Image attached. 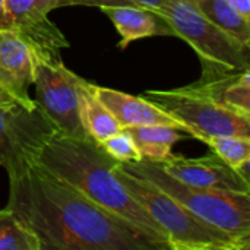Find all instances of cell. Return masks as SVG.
Listing matches in <instances>:
<instances>
[{"instance_id":"obj_12","label":"cell","mask_w":250,"mask_h":250,"mask_svg":"<svg viewBox=\"0 0 250 250\" xmlns=\"http://www.w3.org/2000/svg\"><path fill=\"white\" fill-rule=\"evenodd\" d=\"M92 91L97 98L107 107L122 127L146 126V125H164L183 130L189 135V130L176 119L164 113L155 104L149 103L144 97H133L122 91H116L105 86L92 83ZM190 136V135H189Z\"/></svg>"},{"instance_id":"obj_6","label":"cell","mask_w":250,"mask_h":250,"mask_svg":"<svg viewBox=\"0 0 250 250\" xmlns=\"http://www.w3.org/2000/svg\"><path fill=\"white\" fill-rule=\"evenodd\" d=\"M141 97L180 122L190 138L202 142L221 135L250 138V117L226 108L188 86L168 91L149 89Z\"/></svg>"},{"instance_id":"obj_11","label":"cell","mask_w":250,"mask_h":250,"mask_svg":"<svg viewBox=\"0 0 250 250\" xmlns=\"http://www.w3.org/2000/svg\"><path fill=\"white\" fill-rule=\"evenodd\" d=\"M40 56L37 50L18 34L0 28V86L19 104L34 107L28 89L34 85Z\"/></svg>"},{"instance_id":"obj_17","label":"cell","mask_w":250,"mask_h":250,"mask_svg":"<svg viewBox=\"0 0 250 250\" xmlns=\"http://www.w3.org/2000/svg\"><path fill=\"white\" fill-rule=\"evenodd\" d=\"M198 10L218 28L250 47V19L236 10L229 0H192Z\"/></svg>"},{"instance_id":"obj_8","label":"cell","mask_w":250,"mask_h":250,"mask_svg":"<svg viewBox=\"0 0 250 250\" xmlns=\"http://www.w3.org/2000/svg\"><path fill=\"white\" fill-rule=\"evenodd\" d=\"M79 76L69 70L62 60L40 59L35 69V104L48 116L62 133L75 139H88L79 116Z\"/></svg>"},{"instance_id":"obj_19","label":"cell","mask_w":250,"mask_h":250,"mask_svg":"<svg viewBox=\"0 0 250 250\" xmlns=\"http://www.w3.org/2000/svg\"><path fill=\"white\" fill-rule=\"evenodd\" d=\"M226 164L239 171L248 173L250 161V138L248 136H209L204 141Z\"/></svg>"},{"instance_id":"obj_22","label":"cell","mask_w":250,"mask_h":250,"mask_svg":"<svg viewBox=\"0 0 250 250\" xmlns=\"http://www.w3.org/2000/svg\"><path fill=\"white\" fill-rule=\"evenodd\" d=\"M130 4L133 6H139V7H145V9H149V10H155V12H160L161 7L164 6L166 0H127Z\"/></svg>"},{"instance_id":"obj_23","label":"cell","mask_w":250,"mask_h":250,"mask_svg":"<svg viewBox=\"0 0 250 250\" xmlns=\"http://www.w3.org/2000/svg\"><path fill=\"white\" fill-rule=\"evenodd\" d=\"M230 4L239 10L246 19H250V0H229Z\"/></svg>"},{"instance_id":"obj_15","label":"cell","mask_w":250,"mask_h":250,"mask_svg":"<svg viewBox=\"0 0 250 250\" xmlns=\"http://www.w3.org/2000/svg\"><path fill=\"white\" fill-rule=\"evenodd\" d=\"M78 95L82 126L86 135L98 145L123 129L107 107L97 98L92 91V83L81 76L78 81Z\"/></svg>"},{"instance_id":"obj_14","label":"cell","mask_w":250,"mask_h":250,"mask_svg":"<svg viewBox=\"0 0 250 250\" xmlns=\"http://www.w3.org/2000/svg\"><path fill=\"white\" fill-rule=\"evenodd\" d=\"M188 88L220 105L250 117V69L217 76H201Z\"/></svg>"},{"instance_id":"obj_25","label":"cell","mask_w":250,"mask_h":250,"mask_svg":"<svg viewBox=\"0 0 250 250\" xmlns=\"http://www.w3.org/2000/svg\"><path fill=\"white\" fill-rule=\"evenodd\" d=\"M3 13H4V0H0V22L3 19Z\"/></svg>"},{"instance_id":"obj_1","label":"cell","mask_w":250,"mask_h":250,"mask_svg":"<svg viewBox=\"0 0 250 250\" xmlns=\"http://www.w3.org/2000/svg\"><path fill=\"white\" fill-rule=\"evenodd\" d=\"M7 208L38 236L42 250H168L38 163L9 176Z\"/></svg>"},{"instance_id":"obj_2","label":"cell","mask_w":250,"mask_h":250,"mask_svg":"<svg viewBox=\"0 0 250 250\" xmlns=\"http://www.w3.org/2000/svg\"><path fill=\"white\" fill-rule=\"evenodd\" d=\"M35 163L171 250L163 229L113 174L120 163L91 138L75 139L56 133L45 142Z\"/></svg>"},{"instance_id":"obj_13","label":"cell","mask_w":250,"mask_h":250,"mask_svg":"<svg viewBox=\"0 0 250 250\" xmlns=\"http://www.w3.org/2000/svg\"><path fill=\"white\" fill-rule=\"evenodd\" d=\"M100 9L114 23L120 42L119 48L125 50L130 42L155 37V35H171L177 37L170 22L158 12L133 4H111L100 6Z\"/></svg>"},{"instance_id":"obj_7","label":"cell","mask_w":250,"mask_h":250,"mask_svg":"<svg viewBox=\"0 0 250 250\" xmlns=\"http://www.w3.org/2000/svg\"><path fill=\"white\" fill-rule=\"evenodd\" d=\"M57 127L40 105H0V166L7 176L35 163Z\"/></svg>"},{"instance_id":"obj_20","label":"cell","mask_w":250,"mask_h":250,"mask_svg":"<svg viewBox=\"0 0 250 250\" xmlns=\"http://www.w3.org/2000/svg\"><path fill=\"white\" fill-rule=\"evenodd\" d=\"M100 146L119 163H132L142 160L132 136L126 129H122L120 132L107 138L100 144Z\"/></svg>"},{"instance_id":"obj_5","label":"cell","mask_w":250,"mask_h":250,"mask_svg":"<svg viewBox=\"0 0 250 250\" xmlns=\"http://www.w3.org/2000/svg\"><path fill=\"white\" fill-rule=\"evenodd\" d=\"M186 41L202 64L201 76L237 73L250 69V47L207 19L192 0H166L158 12Z\"/></svg>"},{"instance_id":"obj_3","label":"cell","mask_w":250,"mask_h":250,"mask_svg":"<svg viewBox=\"0 0 250 250\" xmlns=\"http://www.w3.org/2000/svg\"><path fill=\"white\" fill-rule=\"evenodd\" d=\"M119 167L151 182L193 215L227 233L245 250L250 248V193L193 188L171 177L152 161L120 163Z\"/></svg>"},{"instance_id":"obj_4","label":"cell","mask_w":250,"mask_h":250,"mask_svg":"<svg viewBox=\"0 0 250 250\" xmlns=\"http://www.w3.org/2000/svg\"><path fill=\"white\" fill-rule=\"evenodd\" d=\"M113 174L163 229L171 250H245L223 230L198 218L160 188L123 171Z\"/></svg>"},{"instance_id":"obj_18","label":"cell","mask_w":250,"mask_h":250,"mask_svg":"<svg viewBox=\"0 0 250 250\" xmlns=\"http://www.w3.org/2000/svg\"><path fill=\"white\" fill-rule=\"evenodd\" d=\"M0 250H42L38 236L7 207L0 211Z\"/></svg>"},{"instance_id":"obj_10","label":"cell","mask_w":250,"mask_h":250,"mask_svg":"<svg viewBox=\"0 0 250 250\" xmlns=\"http://www.w3.org/2000/svg\"><path fill=\"white\" fill-rule=\"evenodd\" d=\"M157 164L171 177L193 188L250 193L248 173L231 168L215 154L199 158L171 155Z\"/></svg>"},{"instance_id":"obj_16","label":"cell","mask_w":250,"mask_h":250,"mask_svg":"<svg viewBox=\"0 0 250 250\" xmlns=\"http://www.w3.org/2000/svg\"><path fill=\"white\" fill-rule=\"evenodd\" d=\"M123 129L132 136L141 154V161L163 163L173 155V145L177 141L190 138L183 130L164 125L130 126Z\"/></svg>"},{"instance_id":"obj_21","label":"cell","mask_w":250,"mask_h":250,"mask_svg":"<svg viewBox=\"0 0 250 250\" xmlns=\"http://www.w3.org/2000/svg\"><path fill=\"white\" fill-rule=\"evenodd\" d=\"M57 7L66 6H111V4H130L127 0H56Z\"/></svg>"},{"instance_id":"obj_9","label":"cell","mask_w":250,"mask_h":250,"mask_svg":"<svg viewBox=\"0 0 250 250\" xmlns=\"http://www.w3.org/2000/svg\"><path fill=\"white\" fill-rule=\"evenodd\" d=\"M53 9H57L56 0H4L0 28L18 34L37 50L40 59L59 62L60 51L69 47V41L48 19Z\"/></svg>"},{"instance_id":"obj_24","label":"cell","mask_w":250,"mask_h":250,"mask_svg":"<svg viewBox=\"0 0 250 250\" xmlns=\"http://www.w3.org/2000/svg\"><path fill=\"white\" fill-rule=\"evenodd\" d=\"M18 101L7 92L4 91L1 86H0V105H10V104H16ZM19 104V103H18Z\"/></svg>"}]
</instances>
